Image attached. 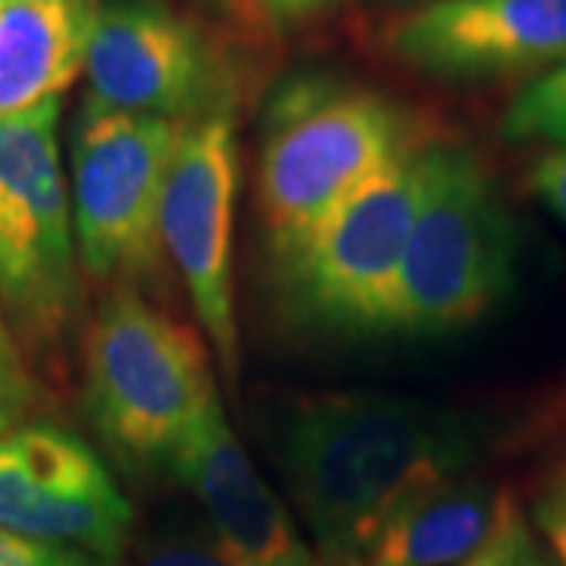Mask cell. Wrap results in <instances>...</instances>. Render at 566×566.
<instances>
[{
    "label": "cell",
    "instance_id": "obj_15",
    "mask_svg": "<svg viewBox=\"0 0 566 566\" xmlns=\"http://www.w3.org/2000/svg\"><path fill=\"white\" fill-rule=\"evenodd\" d=\"M501 133L513 145H566V61L528 80L501 117Z\"/></svg>",
    "mask_w": 566,
    "mask_h": 566
},
{
    "label": "cell",
    "instance_id": "obj_4",
    "mask_svg": "<svg viewBox=\"0 0 566 566\" xmlns=\"http://www.w3.org/2000/svg\"><path fill=\"white\" fill-rule=\"evenodd\" d=\"M419 142L416 120L378 92L293 82L268 111L259 155V211L274 259Z\"/></svg>",
    "mask_w": 566,
    "mask_h": 566
},
{
    "label": "cell",
    "instance_id": "obj_10",
    "mask_svg": "<svg viewBox=\"0 0 566 566\" xmlns=\"http://www.w3.org/2000/svg\"><path fill=\"white\" fill-rule=\"evenodd\" d=\"M129 526L133 506L80 434L48 422L0 434V528L117 560Z\"/></svg>",
    "mask_w": 566,
    "mask_h": 566
},
{
    "label": "cell",
    "instance_id": "obj_16",
    "mask_svg": "<svg viewBox=\"0 0 566 566\" xmlns=\"http://www.w3.org/2000/svg\"><path fill=\"white\" fill-rule=\"evenodd\" d=\"M453 566H557L545 547L538 545L535 528L528 526L523 504L506 494L504 510L497 516V526L488 535V542L475 554Z\"/></svg>",
    "mask_w": 566,
    "mask_h": 566
},
{
    "label": "cell",
    "instance_id": "obj_11",
    "mask_svg": "<svg viewBox=\"0 0 566 566\" xmlns=\"http://www.w3.org/2000/svg\"><path fill=\"white\" fill-rule=\"evenodd\" d=\"M385 44L428 80H535L566 61V0H424L390 20Z\"/></svg>",
    "mask_w": 566,
    "mask_h": 566
},
{
    "label": "cell",
    "instance_id": "obj_8",
    "mask_svg": "<svg viewBox=\"0 0 566 566\" xmlns=\"http://www.w3.org/2000/svg\"><path fill=\"white\" fill-rule=\"evenodd\" d=\"M237 186L240 148L233 114L218 111L182 123L164 177L158 237L227 381H237L240 375V334L233 315Z\"/></svg>",
    "mask_w": 566,
    "mask_h": 566
},
{
    "label": "cell",
    "instance_id": "obj_5",
    "mask_svg": "<svg viewBox=\"0 0 566 566\" xmlns=\"http://www.w3.org/2000/svg\"><path fill=\"white\" fill-rule=\"evenodd\" d=\"M428 142L387 161L300 243L277 255L286 293L305 318L346 334H381L422 199Z\"/></svg>",
    "mask_w": 566,
    "mask_h": 566
},
{
    "label": "cell",
    "instance_id": "obj_25",
    "mask_svg": "<svg viewBox=\"0 0 566 566\" xmlns=\"http://www.w3.org/2000/svg\"><path fill=\"white\" fill-rule=\"evenodd\" d=\"M0 7H3V0H0Z\"/></svg>",
    "mask_w": 566,
    "mask_h": 566
},
{
    "label": "cell",
    "instance_id": "obj_21",
    "mask_svg": "<svg viewBox=\"0 0 566 566\" xmlns=\"http://www.w3.org/2000/svg\"><path fill=\"white\" fill-rule=\"evenodd\" d=\"M98 560L85 551L48 545L35 538H22L0 528V566H95Z\"/></svg>",
    "mask_w": 566,
    "mask_h": 566
},
{
    "label": "cell",
    "instance_id": "obj_1",
    "mask_svg": "<svg viewBox=\"0 0 566 566\" xmlns=\"http://www.w3.org/2000/svg\"><path fill=\"white\" fill-rule=\"evenodd\" d=\"M479 424L438 403L371 390L305 394L277 422V463L318 566H359L412 494L465 475Z\"/></svg>",
    "mask_w": 566,
    "mask_h": 566
},
{
    "label": "cell",
    "instance_id": "obj_3",
    "mask_svg": "<svg viewBox=\"0 0 566 566\" xmlns=\"http://www.w3.org/2000/svg\"><path fill=\"white\" fill-rule=\"evenodd\" d=\"M218 403L202 337L136 286H111L85 334V409L129 463H167Z\"/></svg>",
    "mask_w": 566,
    "mask_h": 566
},
{
    "label": "cell",
    "instance_id": "obj_12",
    "mask_svg": "<svg viewBox=\"0 0 566 566\" xmlns=\"http://www.w3.org/2000/svg\"><path fill=\"white\" fill-rule=\"evenodd\" d=\"M170 472L205 506L214 535L245 566H318L290 510L262 479L214 403L170 453Z\"/></svg>",
    "mask_w": 566,
    "mask_h": 566
},
{
    "label": "cell",
    "instance_id": "obj_24",
    "mask_svg": "<svg viewBox=\"0 0 566 566\" xmlns=\"http://www.w3.org/2000/svg\"><path fill=\"white\" fill-rule=\"evenodd\" d=\"M95 566H123V564H117V560H98Z\"/></svg>",
    "mask_w": 566,
    "mask_h": 566
},
{
    "label": "cell",
    "instance_id": "obj_20",
    "mask_svg": "<svg viewBox=\"0 0 566 566\" xmlns=\"http://www.w3.org/2000/svg\"><path fill=\"white\" fill-rule=\"evenodd\" d=\"M526 189L566 227V145L538 151L526 167Z\"/></svg>",
    "mask_w": 566,
    "mask_h": 566
},
{
    "label": "cell",
    "instance_id": "obj_7",
    "mask_svg": "<svg viewBox=\"0 0 566 566\" xmlns=\"http://www.w3.org/2000/svg\"><path fill=\"white\" fill-rule=\"evenodd\" d=\"M57 120L61 98L0 117V305L32 346L54 344L76 312Z\"/></svg>",
    "mask_w": 566,
    "mask_h": 566
},
{
    "label": "cell",
    "instance_id": "obj_13",
    "mask_svg": "<svg viewBox=\"0 0 566 566\" xmlns=\"http://www.w3.org/2000/svg\"><path fill=\"white\" fill-rule=\"evenodd\" d=\"M102 0H3L0 117L61 98L85 66Z\"/></svg>",
    "mask_w": 566,
    "mask_h": 566
},
{
    "label": "cell",
    "instance_id": "obj_18",
    "mask_svg": "<svg viewBox=\"0 0 566 566\" xmlns=\"http://www.w3.org/2000/svg\"><path fill=\"white\" fill-rule=\"evenodd\" d=\"M535 526L545 535L554 564L566 566V453L547 465L535 491Z\"/></svg>",
    "mask_w": 566,
    "mask_h": 566
},
{
    "label": "cell",
    "instance_id": "obj_14",
    "mask_svg": "<svg viewBox=\"0 0 566 566\" xmlns=\"http://www.w3.org/2000/svg\"><path fill=\"white\" fill-rule=\"evenodd\" d=\"M506 488L465 472L412 494L378 532L359 566H453L485 545Z\"/></svg>",
    "mask_w": 566,
    "mask_h": 566
},
{
    "label": "cell",
    "instance_id": "obj_2",
    "mask_svg": "<svg viewBox=\"0 0 566 566\" xmlns=\"http://www.w3.org/2000/svg\"><path fill=\"white\" fill-rule=\"evenodd\" d=\"M516 227L482 155L424 145L422 199L387 303V337H447L479 324L516 277Z\"/></svg>",
    "mask_w": 566,
    "mask_h": 566
},
{
    "label": "cell",
    "instance_id": "obj_17",
    "mask_svg": "<svg viewBox=\"0 0 566 566\" xmlns=\"http://www.w3.org/2000/svg\"><path fill=\"white\" fill-rule=\"evenodd\" d=\"M39 400V385L32 381V371L22 359L20 346L10 334L7 312L0 305V434L29 422Z\"/></svg>",
    "mask_w": 566,
    "mask_h": 566
},
{
    "label": "cell",
    "instance_id": "obj_9",
    "mask_svg": "<svg viewBox=\"0 0 566 566\" xmlns=\"http://www.w3.org/2000/svg\"><path fill=\"white\" fill-rule=\"evenodd\" d=\"M88 95L104 111L199 120L230 111V76L211 39L164 0H107L85 51Z\"/></svg>",
    "mask_w": 566,
    "mask_h": 566
},
{
    "label": "cell",
    "instance_id": "obj_6",
    "mask_svg": "<svg viewBox=\"0 0 566 566\" xmlns=\"http://www.w3.org/2000/svg\"><path fill=\"white\" fill-rule=\"evenodd\" d=\"M180 126L82 104L73 126V233L95 283L142 290L158 281V211Z\"/></svg>",
    "mask_w": 566,
    "mask_h": 566
},
{
    "label": "cell",
    "instance_id": "obj_22",
    "mask_svg": "<svg viewBox=\"0 0 566 566\" xmlns=\"http://www.w3.org/2000/svg\"><path fill=\"white\" fill-rule=\"evenodd\" d=\"M214 7L230 20V25H233L237 32H243L249 39L262 41L264 35L274 29V22L268 17L264 0H214Z\"/></svg>",
    "mask_w": 566,
    "mask_h": 566
},
{
    "label": "cell",
    "instance_id": "obj_23",
    "mask_svg": "<svg viewBox=\"0 0 566 566\" xmlns=\"http://www.w3.org/2000/svg\"><path fill=\"white\" fill-rule=\"evenodd\" d=\"M334 0H264L268 17L274 25H300V22L318 17Z\"/></svg>",
    "mask_w": 566,
    "mask_h": 566
},
{
    "label": "cell",
    "instance_id": "obj_19",
    "mask_svg": "<svg viewBox=\"0 0 566 566\" xmlns=\"http://www.w3.org/2000/svg\"><path fill=\"white\" fill-rule=\"evenodd\" d=\"M136 566H245L214 538H158L145 545Z\"/></svg>",
    "mask_w": 566,
    "mask_h": 566
}]
</instances>
